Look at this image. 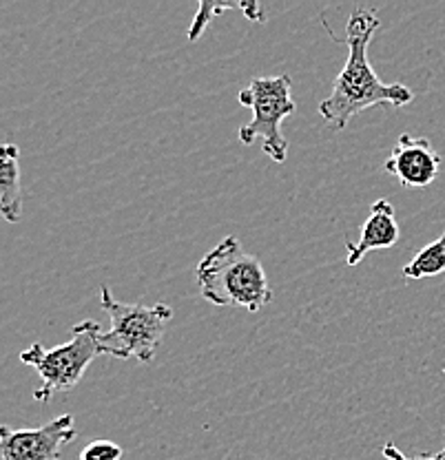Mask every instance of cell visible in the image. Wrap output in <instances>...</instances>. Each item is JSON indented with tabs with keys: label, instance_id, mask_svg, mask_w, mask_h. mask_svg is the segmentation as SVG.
<instances>
[{
	"label": "cell",
	"instance_id": "1",
	"mask_svg": "<svg viewBox=\"0 0 445 460\" xmlns=\"http://www.w3.org/2000/svg\"><path fill=\"white\" fill-rule=\"evenodd\" d=\"M379 25L377 12L368 7L355 9L348 18V60L334 78L330 95L319 104V115L333 131H343L355 115L370 107H405L414 100L410 86L384 83L368 62V47Z\"/></svg>",
	"mask_w": 445,
	"mask_h": 460
},
{
	"label": "cell",
	"instance_id": "5",
	"mask_svg": "<svg viewBox=\"0 0 445 460\" xmlns=\"http://www.w3.org/2000/svg\"><path fill=\"white\" fill-rule=\"evenodd\" d=\"M290 89L293 80L284 74L275 78H255L239 91V104L253 111L251 122L237 131L239 142L251 146L262 137V151L277 164H284L289 157V142L281 133V122L297 109Z\"/></svg>",
	"mask_w": 445,
	"mask_h": 460
},
{
	"label": "cell",
	"instance_id": "4",
	"mask_svg": "<svg viewBox=\"0 0 445 460\" xmlns=\"http://www.w3.org/2000/svg\"><path fill=\"white\" fill-rule=\"evenodd\" d=\"M102 328L95 321H80L71 330V339L58 348L47 349L42 343H33L31 348L22 349L21 361L40 374L42 383L33 390V399L45 402L54 396V392L74 390L85 376L87 367L100 354L98 337Z\"/></svg>",
	"mask_w": 445,
	"mask_h": 460
},
{
	"label": "cell",
	"instance_id": "11",
	"mask_svg": "<svg viewBox=\"0 0 445 460\" xmlns=\"http://www.w3.org/2000/svg\"><path fill=\"white\" fill-rule=\"evenodd\" d=\"M227 12H244V3H215V0L210 3V0H202V3L198 4V13H195L193 22H191L189 33H186L189 42H198L200 38H202L204 29L209 27V22L213 21L215 16Z\"/></svg>",
	"mask_w": 445,
	"mask_h": 460
},
{
	"label": "cell",
	"instance_id": "12",
	"mask_svg": "<svg viewBox=\"0 0 445 460\" xmlns=\"http://www.w3.org/2000/svg\"><path fill=\"white\" fill-rule=\"evenodd\" d=\"M122 447L113 440H93L80 452V460H120L122 458Z\"/></svg>",
	"mask_w": 445,
	"mask_h": 460
},
{
	"label": "cell",
	"instance_id": "2",
	"mask_svg": "<svg viewBox=\"0 0 445 460\" xmlns=\"http://www.w3.org/2000/svg\"><path fill=\"white\" fill-rule=\"evenodd\" d=\"M200 295L213 305H233L260 313L271 304L272 290L264 263L246 251L237 237H227L195 268Z\"/></svg>",
	"mask_w": 445,
	"mask_h": 460
},
{
	"label": "cell",
	"instance_id": "6",
	"mask_svg": "<svg viewBox=\"0 0 445 460\" xmlns=\"http://www.w3.org/2000/svg\"><path fill=\"white\" fill-rule=\"evenodd\" d=\"M74 416L62 414L33 429L0 428V460H58L62 447L76 440Z\"/></svg>",
	"mask_w": 445,
	"mask_h": 460
},
{
	"label": "cell",
	"instance_id": "14",
	"mask_svg": "<svg viewBox=\"0 0 445 460\" xmlns=\"http://www.w3.org/2000/svg\"><path fill=\"white\" fill-rule=\"evenodd\" d=\"M244 16L248 18V21L253 22H264L266 16H264V9H262L260 3H244Z\"/></svg>",
	"mask_w": 445,
	"mask_h": 460
},
{
	"label": "cell",
	"instance_id": "8",
	"mask_svg": "<svg viewBox=\"0 0 445 460\" xmlns=\"http://www.w3.org/2000/svg\"><path fill=\"white\" fill-rule=\"evenodd\" d=\"M399 234L401 230L395 217V206L387 199H377L370 206V215L363 222L357 242H346V263L348 266H357V263L363 261L368 252L392 248L399 242Z\"/></svg>",
	"mask_w": 445,
	"mask_h": 460
},
{
	"label": "cell",
	"instance_id": "13",
	"mask_svg": "<svg viewBox=\"0 0 445 460\" xmlns=\"http://www.w3.org/2000/svg\"><path fill=\"white\" fill-rule=\"evenodd\" d=\"M381 454H384V458L387 460H445V447L437 454H416V456H405L396 445L386 443L384 449H381Z\"/></svg>",
	"mask_w": 445,
	"mask_h": 460
},
{
	"label": "cell",
	"instance_id": "9",
	"mask_svg": "<svg viewBox=\"0 0 445 460\" xmlns=\"http://www.w3.org/2000/svg\"><path fill=\"white\" fill-rule=\"evenodd\" d=\"M21 148L4 142L0 148V213L9 224L21 222L22 193H21Z\"/></svg>",
	"mask_w": 445,
	"mask_h": 460
},
{
	"label": "cell",
	"instance_id": "7",
	"mask_svg": "<svg viewBox=\"0 0 445 460\" xmlns=\"http://www.w3.org/2000/svg\"><path fill=\"white\" fill-rule=\"evenodd\" d=\"M384 169L405 189H425L441 171V155L428 137H413L405 133L396 140Z\"/></svg>",
	"mask_w": 445,
	"mask_h": 460
},
{
	"label": "cell",
	"instance_id": "10",
	"mask_svg": "<svg viewBox=\"0 0 445 460\" xmlns=\"http://www.w3.org/2000/svg\"><path fill=\"white\" fill-rule=\"evenodd\" d=\"M441 272H445V233L437 242L421 248L413 261L404 266L405 279H425V277H437Z\"/></svg>",
	"mask_w": 445,
	"mask_h": 460
},
{
	"label": "cell",
	"instance_id": "3",
	"mask_svg": "<svg viewBox=\"0 0 445 460\" xmlns=\"http://www.w3.org/2000/svg\"><path fill=\"white\" fill-rule=\"evenodd\" d=\"M100 305L111 319V330L98 337L100 354L151 363L174 319V308L166 304H122L113 299L107 286L100 288Z\"/></svg>",
	"mask_w": 445,
	"mask_h": 460
}]
</instances>
